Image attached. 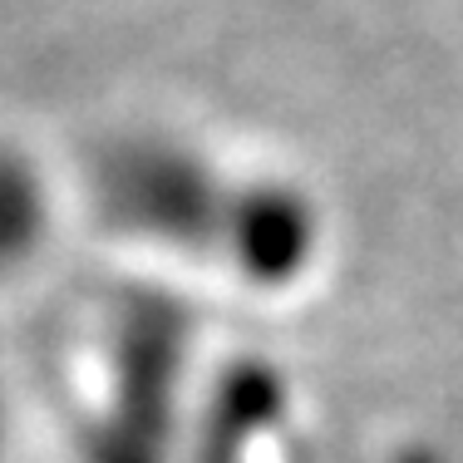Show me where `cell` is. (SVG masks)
Segmentation results:
<instances>
[{"instance_id":"obj_1","label":"cell","mask_w":463,"mask_h":463,"mask_svg":"<svg viewBox=\"0 0 463 463\" xmlns=\"http://www.w3.org/2000/svg\"><path fill=\"white\" fill-rule=\"evenodd\" d=\"M237 187L203 153L168 138H124L99 153L94 203L118 232L178 251H227Z\"/></svg>"},{"instance_id":"obj_2","label":"cell","mask_w":463,"mask_h":463,"mask_svg":"<svg viewBox=\"0 0 463 463\" xmlns=\"http://www.w3.org/2000/svg\"><path fill=\"white\" fill-rule=\"evenodd\" d=\"M183 360V306L163 296H128L114 326V390L84 439L90 463H163Z\"/></svg>"},{"instance_id":"obj_3","label":"cell","mask_w":463,"mask_h":463,"mask_svg":"<svg viewBox=\"0 0 463 463\" xmlns=\"http://www.w3.org/2000/svg\"><path fill=\"white\" fill-rule=\"evenodd\" d=\"M321 222L316 207L286 183H241L232 207V232L222 257L257 286H286L306 271Z\"/></svg>"},{"instance_id":"obj_4","label":"cell","mask_w":463,"mask_h":463,"mask_svg":"<svg viewBox=\"0 0 463 463\" xmlns=\"http://www.w3.org/2000/svg\"><path fill=\"white\" fill-rule=\"evenodd\" d=\"M286 400L281 384L271 380L261 365H237L222 374L217 400L207 410V429H203V463H251L257 444L271 434V424L281 419Z\"/></svg>"},{"instance_id":"obj_5","label":"cell","mask_w":463,"mask_h":463,"mask_svg":"<svg viewBox=\"0 0 463 463\" xmlns=\"http://www.w3.org/2000/svg\"><path fill=\"white\" fill-rule=\"evenodd\" d=\"M50 222V197L40 173L15 148H0V267H15L40 247Z\"/></svg>"},{"instance_id":"obj_6","label":"cell","mask_w":463,"mask_h":463,"mask_svg":"<svg viewBox=\"0 0 463 463\" xmlns=\"http://www.w3.org/2000/svg\"><path fill=\"white\" fill-rule=\"evenodd\" d=\"M404 463H439V458H429V454H410Z\"/></svg>"}]
</instances>
